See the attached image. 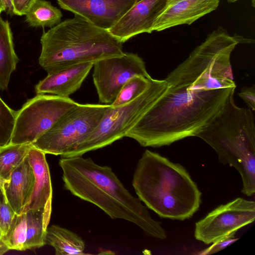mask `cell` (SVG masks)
Wrapping results in <instances>:
<instances>
[{
	"label": "cell",
	"mask_w": 255,
	"mask_h": 255,
	"mask_svg": "<svg viewBox=\"0 0 255 255\" xmlns=\"http://www.w3.org/2000/svg\"><path fill=\"white\" fill-rule=\"evenodd\" d=\"M237 42L213 32L164 79L163 95L127 133L159 147L197 135L224 112L235 93L231 55Z\"/></svg>",
	"instance_id": "6da1fadb"
},
{
	"label": "cell",
	"mask_w": 255,
	"mask_h": 255,
	"mask_svg": "<svg viewBox=\"0 0 255 255\" xmlns=\"http://www.w3.org/2000/svg\"><path fill=\"white\" fill-rule=\"evenodd\" d=\"M59 164L64 187L73 195L96 205L113 219L135 224L149 236L167 238L160 223L151 217L138 198L128 192L110 167L82 156L61 157Z\"/></svg>",
	"instance_id": "7a4b0ae2"
},
{
	"label": "cell",
	"mask_w": 255,
	"mask_h": 255,
	"mask_svg": "<svg viewBox=\"0 0 255 255\" xmlns=\"http://www.w3.org/2000/svg\"><path fill=\"white\" fill-rule=\"evenodd\" d=\"M132 185L138 199L161 218L188 219L200 206L202 193L187 170L148 149L138 161Z\"/></svg>",
	"instance_id": "3957f363"
},
{
	"label": "cell",
	"mask_w": 255,
	"mask_h": 255,
	"mask_svg": "<svg viewBox=\"0 0 255 255\" xmlns=\"http://www.w3.org/2000/svg\"><path fill=\"white\" fill-rule=\"evenodd\" d=\"M40 42L39 64L48 74L124 53L123 43L108 30L77 15L44 32Z\"/></svg>",
	"instance_id": "277c9868"
},
{
	"label": "cell",
	"mask_w": 255,
	"mask_h": 255,
	"mask_svg": "<svg viewBox=\"0 0 255 255\" xmlns=\"http://www.w3.org/2000/svg\"><path fill=\"white\" fill-rule=\"evenodd\" d=\"M254 111L237 106L234 93L225 109L197 136L216 152L219 161L235 168L242 180V192H255V124Z\"/></svg>",
	"instance_id": "5b68a950"
},
{
	"label": "cell",
	"mask_w": 255,
	"mask_h": 255,
	"mask_svg": "<svg viewBox=\"0 0 255 255\" xmlns=\"http://www.w3.org/2000/svg\"><path fill=\"white\" fill-rule=\"evenodd\" d=\"M167 88L165 80L153 79L148 88L134 100L117 107L111 106L86 139L61 157L82 156L87 152L103 148L125 137L160 98Z\"/></svg>",
	"instance_id": "8992f818"
},
{
	"label": "cell",
	"mask_w": 255,
	"mask_h": 255,
	"mask_svg": "<svg viewBox=\"0 0 255 255\" xmlns=\"http://www.w3.org/2000/svg\"><path fill=\"white\" fill-rule=\"evenodd\" d=\"M111 106L78 104L33 142V145L45 154L64 155L86 139Z\"/></svg>",
	"instance_id": "52a82bcc"
},
{
	"label": "cell",
	"mask_w": 255,
	"mask_h": 255,
	"mask_svg": "<svg viewBox=\"0 0 255 255\" xmlns=\"http://www.w3.org/2000/svg\"><path fill=\"white\" fill-rule=\"evenodd\" d=\"M78 104L69 97L37 95L17 111L9 144L32 143Z\"/></svg>",
	"instance_id": "ba28073f"
},
{
	"label": "cell",
	"mask_w": 255,
	"mask_h": 255,
	"mask_svg": "<svg viewBox=\"0 0 255 255\" xmlns=\"http://www.w3.org/2000/svg\"><path fill=\"white\" fill-rule=\"evenodd\" d=\"M255 219V201L239 197L217 207L197 222L194 236L197 240L209 245L235 235L238 230Z\"/></svg>",
	"instance_id": "9c48e42d"
},
{
	"label": "cell",
	"mask_w": 255,
	"mask_h": 255,
	"mask_svg": "<svg viewBox=\"0 0 255 255\" xmlns=\"http://www.w3.org/2000/svg\"><path fill=\"white\" fill-rule=\"evenodd\" d=\"M93 67V83L99 102L103 104H111L124 85L132 77H151L143 59L132 53L101 59L94 63Z\"/></svg>",
	"instance_id": "30bf717a"
},
{
	"label": "cell",
	"mask_w": 255,
	"mask_h": 255,
	"mask_svg": "<svg viewBox=\"0 0 255 255\" xmlns=\"http://www.w3.org/2000/svg\"><path fill=\"white\" fill-rule=\"evenodd\" d=\"M64 10L109 30L134 4L135 0H57Z\"/></svg>",
	"instance_id": "8fae6325"
},
{
	"label": "cell",
	"mask_w": 255,
	"mask_h": 255,
	"mask_svg": "<svg viewBox=\"0 0 255 255\" xmlns=\"http://www.w3.org/2000/svg\"><path fill=\"white\" fill-rule=\"evenodd\" d=\"M167 0H141L134 4L109 31L123 43L143 33H151L156 19Z\"/></svg>",
	"instance_id": "7c38bea8"
},
{
	"label": "cell",
	"mask_w": 255,
	"mask_h": 255,
	"mask_svg": "<svg viewBox=\"0 0 255 255\" xmlns=\"http://www.w3.org/2000/svg\"><path fill=\"white\" fill-rule=\"evenodd\" d=\"M219 2V0H170L156 19L153 31L191 24L216 10Z\"/></svg>",
	"instance_id": "4fadbf2b"
},
{
	"label": "cell",
	"mask_w": 255,
	"mask_h": 255,
	"mask_svg": "<svg viewBox=\"0 0 255 255\" xmlns=\"http://www.w3.org/2000/svg\"><path fill=\"white\" fill-rule=\"evenodd\" d=\"M93 64L92 62L80 63L48 74L36 85V94H52L69 98L80 88Z\"/></svg>",
	"instance_id": "5bb4252c"
},
{
	"label": "cell",
	"mask_w": 255,
	"mask_h": 255,
	"mask_svg": "<svg viewBox=\"0 0 255 255\" xmlns=\"http://www.w3.org/2000/svg\"><path fill=\"white\" fill-rule=\"evenodd\" d=\"M45 154L34 146L27 154L34 174L35 182L31 196L22 212L29 210L43 209L51 216L52 188Z\"/></svg>",
	"instance_id": "9a60e30c"
},
{
	"label": "cell",
	"mask_w": 255,
	"mask_h": 255,
	"mask_svg": "<svg viewBox=\"0 0 255 255\" xmlns=\"http://www.w3.org/2000/svg\"><path fill=\"white\" fill-rule=\"evenodd\" d=\"M35 182L32 168L27 155L13 171L4 184V199L17 215L20 214L32 194Z\"/></svg>",
	"instance_id": "2e32d148"
},
{
	"label": "cell",
	"mask_w": 255,
	"mask_h": 255,
	"mask_svg": "<svg viewBox=\"0 0 255 255\" xmlns=\"http://www.w3.org/2000/svg\"><path fill=\"white\" fill-rule=\"evenodd\" d=\"M19 61L9 22L0 15V90H6L11 74Z\"/></svg>",
	"instance_id": "e0dca14e"
},
{
	"label": "cell",
	"mask_w": 255,
	"mask_h": 255,
	"mask_svg": "<svg viewBox=\"0 0 255 255\" xmlns=\"http://www.w3.org/2000/svg\"><path fill=\"white\" fill-rule=\"evenodd\" d=\"M45 244L52 247L56 255H85V245L78 235L58 225L48 227Z\"/></svg>",
	"instance_id": "ac0fdd59"
},
{
	"label": "cell",
	"mask_w": 255,
	"mask_h": 255,
	"mask_svg": "<svg viewBox=\"0 0 255 255\" xmlns=\"http://www.w3.org/2000/svg\"><path fill=\"white\" fill-rule=\"evenodd\" d=\"M32 143L8 144L0 147V179L5 184L13 171L23 161Z\"/></svg>",
	"instance_id": "d6986e66"
},
{
	"label": "cell",
	"mask_w": 255,
	"mask_h": 255,
	"mask_svg": "<svg viewBox=\"0 0 255 255\" xmlns=\"http://www.w3.org/2000/svg\"><path fill=\"white\" fill-rule=\"evenodd\" d=\"M26 15V21L32 27H52L60 22V10L45 0H36Z\"/></svg>",
	"instance_id": "ffe728a7"
},
{
	"label": "cell",
	"mask_w": 255,
	"mask_h": 255,
	"mask_svg": "<svg viewBox=\"0 0 255 255\" xmlns=\"http://www.w3.org/2000/svg\"><path fill=\"white\" fill-rule=\"evenodd\" d=\"M153 79L137 75L129 79L122 87L112 107H117L134 100L145 92L150 86Z\"/></svg>",
	"instance_id": "44dd1931"
},
{
	"label": "cell",
	"mask_w": 255,
	"mask_h": 255,
	"mask_svg": "<svg viewBox=\"0 0 255 255\" xmlns=\"http://www.w3.org/2000/svg\"><path fill=\"white\" fill-rule=\"evenodd\" d=\"M17 111L10 109L0 97V147L9 144Z\"/></svg>",
	"instance_id": "7402d4cb"
},
{
	"label": "cell",
	"mask_w": 255,
	"mask_h": 255,
	"mask_svg": "<svg viewBox=\"0 0 255 255\" xmlns=\"http://www.w3.org/2000/svg\"><path fill=\"white\" fill-rule=\"evenodd\" d=\"M1 193L0 195V237L6 235L16 216Z\"/></svg>",
	"instance_id": "603a6c76"
},
{
	"label": "cell",
	"mask_w": 255,
	"mask_h": 255,
	"mask_svg": "<svg viewBox=\"0 0 255 255\" xmlns=\"http://www.w3.org/2000/svg\"><path fill=\"white\" fill-rule=\"evenodd\" d=\"M234 236L235 235H231L213 243L210 247L201 251L199 254L211 255L224 249L239 239L235 238Z\"/></svg>",
	"instance_id": "cb8c5ba5"
},
{
	"label": "cell",
	"mask_w": 255,
	"mask_h": 255,
	"mask_svg": "<svg viewBox=\"0 0 255 255\" xmlns=\"http://www.w3.org/2000/svg\"><path fill=\"white\" fill-rule=\"evenodd\" d=\"M238 96L245 102L248 108L255 110V86L244 87L241 89Z\"/></svg>",
	"instance_id": "d4e9b609"
},
{
	"label": "cell",
	"mask_w": 255,
	"mask_h": 255,
	"mask_svg": "<svg viewBox=\"0 0 255 255\" xmlns=\"http://www.w3.org/2000/svg\"><path fill=\"white\" fill-rule=\"evenodd\" d=\"M36 0H12L15 15H25Z\"/></svg>",
	"instance_id": "484cf974"
},
{
	"label": "cell",
	"mask_w": 255,
	"mask_h": 255,
	"mask_svg": "<svg viewBox=\"0 0 255 255\" xmlns=\"http://www.w3.org/2000/svg\"><path fill=\"white\" fill-rule=\"evenodd\" d=\"M4 11L10 15L14 14L12 0H0V14Z\"/></svg>",
	"instance_id": "4316f807"
},
{
	"label": "cell",
	"mask_w": 255,
	"mask_h": 255,
	"mask_svg": "<svg viewBox=\"0 0 255 255\" xmlns=\"http://www.w3.org/2000/svg\"><path fill=\"white\" fill-rule=\"evenodd\" d=\"M10 250L0 237V255H3Z\"/></svg>",
	"instance_id": "83f0119b"
},
{
	"label": "cell",
	"mask_w": 255,
	"mask_h": 255,
	"mask_svg": "<svg viewBox=\"0 0 255 255\" xmlns=\"http://www.w3.org/2000/svg\"><path fill=\"white\" fill-rule=\"evenodd\" d=\"M0 192L1 193L3 197L4 198L5 192H4V183L0 179Z\"/></svg>",
	"instance_id": "f1b7e54d"
},
{
	"label": "cell",
	"mask_w": 255,
	"mask_h": 255,
	"mask_svg": "<svg viewBox=\"0 0 255 255\" xmlns=\"http://www.w3.org/2000/svg\"><path fill=\"white\" fill-rule=\"evenodd\" d=\"M228 2H230V3H234L235 2H236L238 0H226Z\"/></svg>",
	"instance_id": "f546056e"
},
{
	"label": "cell",
	"mask_w": 255,
	"mask_h": 255,
	"mask_svg": "<svg viewBox=\"0 0 255 255\" xmlns=\"http://www.w3.org/2000/svg\"><path fill=\"white\" fill-rule=\"evenodd\" d=\"M253 6L255 7V0H252Z\"/></svg>",
	"instance_id": "4dcf8cb0"
},
{
	"label": "cell",
	"mask_w": 255,
	"mask_h": 255,
	"mask_svg": "<svg viewBox=\"0 0 255 255\" xmlns=\"http://www.w3.org/2000/svg\"><path fill=\"white\" fill-rule=\"evenodd\" d=\"M135 0V2H138V1H140V0ZM168 0V1H169L170 0Z\"/></svg>",
	"instance_id": "1f68e13d"
}]
</instances>
